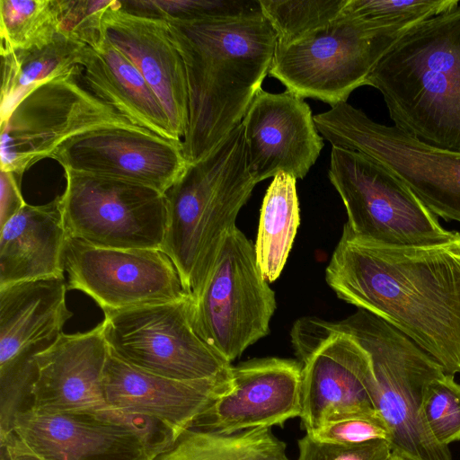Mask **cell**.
Listing matches in <instances>:
<instances>
[{"instance_id": "obj_1", "label": "cell", "mask_w": 460, "mask_h": 460, "mask_svg": "<svg viewBox=\"0 0 460 460\" xmlns=\"http://www.w3.org/2000/svg\"><path fill=\"white\" fill-rule=\"evenodd\" d=\"M336 296L391 324L460 373V236L426 246H391L345 224L325 270Z\"/></svg>"}, {"instance_id": "obj_2", "label": "cell", "mask_w": 460, "mask_h": 460, "mask_svg": "<svg viewBox=\"0 0 460 460\" xmlns=\"http://www.w3.org/2000/svg\"><path fill=\"white\" fill-rule=\"evenodd\" d=\"M186 69L189 164L199 162L243 120L270 72L277 37L264 16L166 20Z\"/></svg>"}, {"instance_id": "obj_3", "label": "cell", "mask_w": 460, "mask_h": 460, "mask_svg": "<svg viewBox=\"0 0 460 460\" xmlns=\"http://www.w3.org/2000/svg\"><path fill=\"white\" fill-rule=\"evenodd\" d=\"M366 85L381 93L395 127L460 153V4L410 28Z\"/></svg>"}, {"instance_id": "obj_4", "label": "cell", "mask_w": 460, "mask_h": 460, "mask_svg": "<svg viewBox=\"0 0 460 460\" xmlns=\"http://www.w3.org/2000/svg\"><path fill=\"white\" fill-rule=\"evenodd\" d=\"M256 184L247 168L241 122L207 157L189 164L164 193L167 226L161 250L192 299L200 294L225 236Z\"/></svg>"}, {"instance_id": "obj_5", "label": "cell", "mask_w": 460, "mask_h": 460, "mask_svg": "<svg viewBox=\"0 0 460 460\" xmlns=\"http://www.w3.org/2000/svg\"><path fill=\"white\" fill-rule=\"evenodd\" d=\"M368 352L377 385L376 408L389 429L391 452L405 460H453L421 411L428 384L443 367L407 336L361 309L338 322Z\"/></svg>"}, {"instance_id": "obj_6", "label": "cell", "mask_w": 460, "mask_h": 460, "mask_svg": "<svg viewBox=\"0 0 460 460\" xmlns=\"http://www.w3.org/2000/svg\"><path fill=\"white\" fill-rule=\"evenodd\" d=\"M411 27L339 16L295 43L276 44L269 75L294 94L332 107L366 85L379 60Z\"/></svg>"}, {"instance_id": "obj_7", "label": "cell", "mask_w": 460, "mask_h": 460, "mask_svg": "<svg viewBox=\"0 0 460 460\" xmlns=\"http://www.w3.org/2000/svg\"><path fill=\"white\" fill-rule=\"evenodd\" d=\"M332 146L362 153L402 180L436 216L460 223V153L429 146L372 120L348 102L314 115Z\"/></svg>"}, {"instance_id": "obj_8", "label": "cell", "mask_w": 460, "mask_h": 460, "mask_svg": "<svg viewBox=\"0 0 460 460\" xmlns=\"http://www.w3.org/2000/svg\"><path fill=\"white\" fill-rule=\"evenodd\" d=\"M328 177L356 234L391 246H426L460 236L436 217L390 170L369 156L332 146Z\"/></svg>"}, {"instance_id": "obj_9", "label": "cell", "mask_w": 460, "mask_h": 460, "mask_svg": "<svg viewBox=\"0 0 460 460\" xmlns=\"http://www.w3.org/2000/svg\"><path fill=\"white\" fill-rule=\"evenodd\" d=\"M105 127L144 128L99 98L80 66L31 90L1 122V171L22 180L26 170L66 140Z\"/></svg>"}, {"instance_id": "obj_10", "label": "cell", "mask_w": 460, "mask_h": 460, "mask_svg": "<svg viewBox=\"0 0 460 460\" xmlns=\"http://www.w3.org/2000/svg\"><path fill=\"white\" fill-rule=\"evenodd\" d=\"M291 344L301 364V426L376 411V380L368 352L338 322L297 319Z\"/></svg>"}, {"instance_id": "obj_11", "label": "cell", "mask_w": 460, "mask_h": 460, "mask_svg": "<svg viewBox=\"0 0 460 460\" xmlns=\"http://www.w3.org/2000/svg\"><path fill=\"white\" fill-rule=\"evenodd\" d=\"M275 293L257 263L254 244L236 226L224 238L213 269L193 299V321L203 340L232 363L270 332Z\"/></svg>"}, {"instance_id": "obj_12", "label": "cell", "mask_w": 460, "mask_h": 460, "mask_svg": "<svg viewBox=\"0 0 460 460\" xmlns=\"http://www.w3.org/2000/svg\"><path fill=\"white\" fill-rule=\"evenodd\" d=\"M102 324L113 356L153 375L194 381L215 377L233 367L198 332L191 296L105 312Z\"/></svg>"}, {"instance_id": "obj_13", "label": "cell", "mask_w": 460, "mask_h": 460, "mask_svg": "<svg viewBox=\"0 0 460 460\" xmlns=\"http://www.w3.org/2000/svg\"><path fill=\"white\" fill-rule=\"evenodd\" d=\"M61 195L67 236L116 249H161L167 226L164 194L138 183L65 170Z\"/></svg>"}, {"instance_id": "obj_14", "label": "cell", "mask_w": 460, "mask_h": 460, "mask_svg": "<svg viewBox=\"0 0 460 460\" xmlns=\"http://www.w3.org/2000/svg\"><path fill=\"white\" fill-rule=\"evenodd\" d=\"M63 266L67 290L86 294L103 313L190 296L161 249L106 248L67 236Z\"/></svg>"}, {"instance_id": "obj_15", "label": "cell", "mask_w": 460, "mask_h": 460, "mask_svg": "<svg viewBox=\"0 0 460 460\" xmlns=\"http://www.w3.org/2000/svg\"><path fill=\"white\" fill-rule=\"evenodd\" d=\"M40 460H155L147 440L124 414L102 411L47 412L27 410L2 442Z\"/></svg>"}, {"instance_id": "obj_16", "label": "cell", "mask_w": 460, "mask_h": 460, "mask_svg": "<svg viewBox=\"0 0 460 460\" xmlns=\"http://www.w3.org/2000/svg\"><path fill=\"white\" fill-rule=\"evenodd\" d=\"M65 170L138 183L164 194L189 164L182 141L142 128H95L66 140L49 156Z\"/></svg>"}, {"instance_id": "obj_17", "label": "cell", "mask_w": 460, "mask_h": 460, "mask_svg": "<svg viewBox=\"0 0 460 460\" xmlns=\"http://www.w3.org/2000/svg\"><path fill=\"white\" fill-rule=\"evenodd\" d=\"M242 124L247 168L256 183L281 172L303 179L323 147L310 106L288 90L261 89Z\"/></svg>"}, {"instance_id": "obj_18", "label": "cell", "mask_w": 460, "mask_h": 460, "mask_svg": "<svg viewBox=\"0 0 460 460\" xmlns=\"http://www.w3.org/2000/svg\"><path fill=\"white\" fill-rule=\"evenodd\" d=\"M301 364L296 359L268 357L232 367L233 387L218 398L190 429L234 433L283 426L300 417Z\"/></svg>"}, {"instance_id": "obj_19", "label": "cell", "mask_w": 460, "mask_h": 460, "mask_svg": "<svg viewBox=\"0 0 460 460\" xmlns=\"http://www.w3.org/2000/svg\"><path fill=\"white\" fill-rule=\"evenodd\" d=\"M102 37L137 68L159 99L174 136L189 126V90L183 59L166 21L125 10L113 0L103 12Z\"/></svg>"}, {"instance_id": "obj_20", "label": "cell", "mask_w": 460, "mask_h": 460, "mask_svg": "<svg viewBox=\"0 0 460 460\" xmlns=\"http://www.w3.org/2000/svg\"><path fill=\"white\" fill-rule=\"evenodd\" d=\"M232 387V368L212 378L181 381L133 367L111 352L102 377L109 409L156 419L179 434Z\"/></svg>"}, {"instance_id": "obj_21", "label": "cell", "mask_w": 460, "mask_h": 460, "mask_svg": "<svg viewBox=\"0 0 460 460\" xmlns=\"http://www.w3.org/2000/svg\"><path fill=\"white\" fill-rule=\"evenodd\" d=\"M109 352L102 323L87 332H63L49 348L36 356L38 373L28 410L107 411L102 377Z\"/></svg>"}, {"instance_id": "obj_22", "label": "cell", "mask_w": 460, "mask_h": 460, "mask_svg": "<svg viewBox=\"0 0 460 460\" xmlns=\"http://www.w3.org/2000/svg\"><path fill=\"white\" fill-rule=\"evenodd\" d=\"M66 237L61 196L44 205L26 204L0 228V288L65 277Z\"/></svg>"}, {"instance_id": "obj_23", "label": "cell", "mask_w": 460, "mask_h": 460, "mask_svg": "<svg viewBox=\"0 0 460 460\" xmlns=\"http://www.w3.org/2000/svg\"><path fill=\"white\" fill-rule=\"evenodd\" d=\"M65 277L22 281L0 288V364L20 350L63 333L73 316Z\"/></svg>"}, {"instance_id": "obj_24", "label": "cell", "mask_w": 460, "mask_h": 460, "mask_svg": "<svg viewBox=\"0 0 460 460\" xmlns=\"http://www.w3.org/2000/svg\"><path fill=\"white\" fill-rule=\"evenodd\" d=\"M87 86L134 124L172 141L178 139L159 99L137 68L110 42L87 47L81 63Z\"/></svg>"}, {"instance_id": "obj_25", "label": "cell", "mask_w": 460, "mask_h": 460, "mask_svg": "<svg viewBox=\"0 0 460 460\" xmlns=\"http://www.w3.org/2000/svg\"><path fill=\"white\" fill-rule=\"evenodd\" d=\"M85 48V45L58 33L42 47L0 52V121L9 116L31 90L80 67Z\"/></svg>"}, {"instance_id": "obj_26", "label": "cell", "mask_w": 460, "mask_h": 460, "mask_svg": "<svg viewBox=\"0 0 460 460\" xmlns=\"http://www.w3.org/2000/svg\"><path fill=\"white\" fill-rule=\"evenodd\" d=\"M296 179L277 174L264 195L254 250L258 266L268 282L282 272L300 223Z\"/></svg>"}, {"instance_id": "obj_27", "label": "cell", "mask_w": 460, "mask_h": 460, "mask_svg": "<svg viewBox=\"0 0 460 460\" xmlns=\"http://www.w3.org/2000/svg\"><path fill=\"white\" fill-rule=\"evenodd\" d=\"M155 460H290L286 444L269 428L234 433L183 430Z\"/></svg>"}, {"instance_id": "obj_28", "label": "cell", "mask_w": 460, "mask_h": 460, "mask_svg": "<svg viewBox=\"0 0 460 460\" xmlns=\"http://www.w3.org/2000/svg\"><path fill=\"white\" fill-rule=\"evenodd\" d=\"M58 33L56 0H0V52L42 47Z\"/></svg>"}, {"instance_id": "obj_29", "label": "cell", "mask_w": 460, "mask_h": 460, "mask_svg": "<svg viewBox=\"0 0 460 460\" xmlns=\"http://www.w3.org/2000/svg\"><path fill=\"white\" fill-rule=\"evenodd\" d=\"M348 0H260L262 15L281 46L295 43L328 26Z\"/></svg>"}, {"instance_id": "obj_30", "label": "cell", "mask_w": 460, "mask_h": 460, "mask_svg": "<svg viewBox=\"0 0 460 460\" xmlns=\"http://www.w3.org/2000/svg\"><path fill=\"white\" fill-rule=\"evenodd\" d=\"M133 13L162 20H231L261 15L260 0H127Z\"/></svg>"}, {"instance_id": "obj_31", "label": "cell", "mask_w": 460, "mask_h": 460, "mask_svg": "<svg viewBox=\"0 0 460 460\" xmlns=\"http://www.w3.org/2000/svg\"><path fill=\"white\" fill-rule=\"evenodd\" d=\"M458 4L457 0H348L339 16L385 25L414 26Z\"/></svg>"}, {"instance_id": "obj_32", "label": "cell", "mask_w": 460, "mask_h": 460, "mask_svg": "<svg viewBox=\"0 0 460 460\" xmlns=\"http://www.w3.org/2000/svg\"><path fill=\"white\" fill-rule=\"evenodd\" d=\"M421 411L438 442L448 446L460 440V384L454 376L445 373L428 384Z\"/></svg>"}, {"instance_id": "obj_33", "label": "cell", "mask_w": 460, "mask_h": 460, "mask_svg": "<svg viewBox=\"0 0 460 460\" xmlns=\"http://www.w3.org/2000/svg\"><path fill=\"white\" fill-rule=\"evenodd\" d=\"M112 1L56 0L58 32L87 47L97 48L102 39V13Z\"/></svg>"}, {"instance_id": "obj_34", "label": "cell", "mask_w": 460, "mask_h": 460, "mask_svg": "<svg viewBox=\"0 0 460 460\" xmlns=\"http://www.w3.org/2000/svg\"><path fill=\"white\" fill-rule=\"evenodd\" d=\"M306 434L314 440L338 445H359L373 440L388 442L389 429L377 411L330 420Z\"/></svg>"}, {"instance_id": "obj_35", "label": "cell", "mask_w": 460, "mask_h": 460, "mask_svg": "<svg viewBox=\"0 0 460 460\" xmlns=\"http://www.w3.org/2000/svg\"><path fill=\"white\" fill-rule=\"evenodd\" d=\"M297 445V460H387L392 454L384 439L347 446L320 442L305 434Z\"/></svg>"}, {"instance_id": "obj_36", "label": "cell", "mask_w": 460, "mask_h": 460, "mask_svg": "<svg viewBox=\"0 0 460 460\" xmlns=\"http://www.w3.org/2000/svg\"><path fill=\"white\" fill-rule=\"evenodd\" d=\"M22 180L10 172L0 173V228L27 203L21 191Z\"/></svg>"}, {"instance_id": "obj_37", "label": "cell", "mask_w": 460, "mask_h": 460, "mask_svg": "<svg viewBox=\"0 0 460 460\" xmlns=\"http://www.w3.org/2000/svg\"><path fill=\"white\" fill-rule=\"evenodd\" d=\"M1 444H6L8 447L10 448V451L13 456V460H40L37 457L17 448L13 445H12L10 442H2Z\"/></svg>"}, {"instance_id": "obj_38", "label": "cell", "mask_w": 460, "mask_h": 460, "mask_svg": "<svg viewBox=\"0 0 460 460\" xmlns=\"http://www.w3.org/2000/svg\"><path fill=\"white\" fill-rule=\"evenodd\" d=\"M0 460H13L10 448L6 444H1Z\"/></svg>"}, {"instance_id": "obj_39", "label": "cell", "mask_w": 460, "mask_h": 460, "mask_svg": "<svg viewBox=\"0 0 460 460\" xmlns=\"http://www.w3.org/2000/svg\"><path fill=\"white\" fill-rule=\"evenodd\" d=\"M387 460H405L396 455H394V454H391V456H389V458Z\"/></svg>"}]
</instances>
